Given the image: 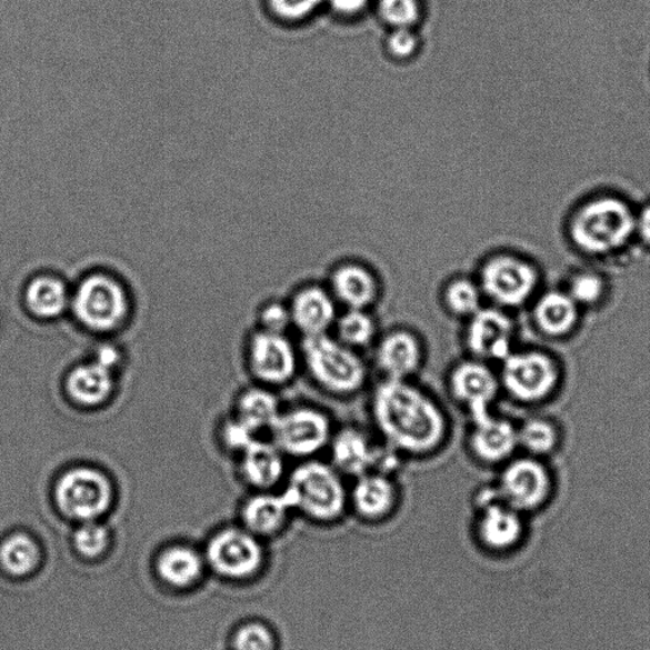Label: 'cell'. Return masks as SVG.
<instances>
[{
    "label": "cell",
    "instance_id": "cell-41",
    "mask_svg": "<svg viewBox=\"0 0 650 650\" xmlns=\"http://www.w3.org/2000/svg\"><path fill=\"white\" fill-rule=\"evenodd\" d=\"M93 361L102 364L116 373L121 371L124 364V353L119 346L113 343H101L96 347L91 358Z\"/></svg>",
    "mask_w": 650,
    "mask_h": 650
},
{
    "label": "cell",
    "instance_id": "cell-28",
    "mask_svg": "<svg viewBox=\"0 0 650 650\" xmlns=\"http://www.w3.org/2000/svg\"><path fill=\"white\" fill-rule=\"evenodd\" d=\"M519 449L542 460L554 456L563 443L562 427L553 418L533 416L518 426Z\"/></svg>",
    "mask_w": 650,
    "mask_h": 650
},
{
    "label": "cell",
    "instance_id": "cell-33",
    "mask_svg": "<svg viewBox=\"0 0 650 650\" xmlns=\"http://www.w3.org/2000/svg\"><path fill=\"white\" fill-rule=\"evenodd\" d=\"M483 292L469 279L452 280L443 291V304L458 318H471L482 309Z\"/></svg>",
    "mask_w": 650,
    "mask_h": 650
},
{
    "label": "cell",
    "instance_id": "cell-25",
    "mask_svg": "<svg viewBox=\"0 0 650 650\" xmlns=\"http://www.w3.org/2000/svg\"><path fill=\"white\" fill-rule=\"evenodd\" d=\"M281 412L279 399L272 391L267 387H253L238 394L231 416L258 436L271 431Z\"/></svg>",
    "mask_w": 650,
    "mask_h": 650
},
{
    "label": "cell",
    "instance_id": "cell-38",
    "mask_svg": "<svg viewBox=\"0 0 650 650\" xmlns=\"http://www.w3.org/2000/svg\"><path fill=\"white\" fill-rule=\"evenodd\" d=\"M258 326L261 331L270 333H287L291 323L290 309L281 302L272 301L266 304L258 313Z\"/></svg>",
    "mask_w": 650,
    "mask_h": 650
},
{
    "label": "cell",
    "instance_id": "cell-26",
    "mask_svg": "<svg viewBox=\"0 0 650 650\" xmlns=\"http://www.w3.org/2000/svg\"><path fill=\"white\" fill-rule=\"evenodd\" d=\"M352 503L363 518H384L396 504L397 491L389 476L369 471L358 478L352 489Z\"/></svg>",
    "mask_w": 650,
    "mask_h": 650
},
{
    "label": "cell",
    "instance_id": "cell-18",
    "mask_svg": "<svg viewBox=\"0 0 650 650\" xmlns=\"http://www.w3.org/2000/svg\"><path fill=\"white\" fill-rule=\"evenodd\" d=\"M376 362L386 380L407 381L422 367V343L407 329L391 331L379 342Z\"/></svg>",
    "mask_w": 650,
    "mask_h": 650
},
{
    "label": "cell",
    "instance_id": "cell-8",
    "mask_svg": "<svg viewBox=\"0 0 650 650\" xmlns=\"http://www.w3.org/2000/svg\"><path fill=\"white\" fill-rule=\"evenodd\" d=\"M541 276L523 258L501 254L488 260L479 276V288L493 307L512 310L531 304L540 290Z\"/></svg>",
    "mask_w": 650,
    "mask_h": 650
},
{
    "label": "cell",
    "instance_id": "cell-9",
    "mask_svg": "<svg viewBox=\"0 0 650 650\" xmlns=\"http://www.w3.org/2000/svg\"><path fill=\"white\" fill-rule=\"evenodd\" d=\"M556 492V478L547 460L514 457L503 464L496 493L500 501L520 513L546 507Z\"/></svg>",
    "mask_w": 650,
    "mask_h": 650
},
{
    "label": "cell",
    "instance_id": "cell-5",
    "mask_svg": "<svg viewBox=\"0 0 650 650\" xmlns=\"http://www.w3.org/2000/svg\"><path fill=\"white\" fill-rule=\"evenodd\" d=\"M283 494L291 509L320 521L337 519L347 502L341 474L333 466L318 460H306L293 469Z\"/></svg>",
    "mask_w": 650,
    "mask_h": 650
},
{
    "label": "cell",
    "instance_id": "cell-35",
    "mask_svg": "<svg viewBox=\"0 0 650 650\" xmlns=\"http://www.w3.org/2000/svg\"><path fill=\"white\" fill-rule=\"evenodd\" d=\"M257 439V436L233 416L228 417L218 427L220 447L236 457L240 456Z\"/></svg>",
    "mask_w": 650,
    "mask_h": 650
},
{
    "label": "cell",
    "instance_id": "cell-24",
    "mask_svg": "<svg viewBox=\"0 0 650 650\" xmlns=\"http://www.w3.org/2000/svg\"><path fill=\"white\" fill-rule=\"evenodd\" d=\"M331 293L347 309L368 310L378 300L379 283L364 267L343 264L331 276Z\"/></svg>",
    "mask_w": 650,
    "mask_h": 650
},
{
    "label": "cell",
    "instance_id": "cell-6",
    "mask_svg": "<svg viewBox=\"0 0 650 650\" xmlns=\"http://www.w3.org/2000/svg\"><path fill=\"white\" fill-rule=\"evenodd\" d=\"M114 500V484L106 471L76 466L59 474L53 484V501L61 514L80 523L101 519Z\"/></svg>",
    "mask_w": 650,
    "mask_h": 650
},
{
    "label": "cell",
    "instance_id": "cell-39",
    "mask_svg": "<svg viewBox=\"0 0 650 650\" xmlns=\"http://www.w3.org/2000/svg\"><path fill=\"white\" fill-rule=\"evenodd\" d=\"M322 0H269L274 16L284 21H300L316 11Z\"/></svg>",
    "mask_w": 650,
    "mask_h": 650
},
{
    "label": "cell",
    "instance_id": "cell-21",
    "mask_svg": "<svg viewBox=\"0 0 650 650\" xmlns=\"http://www.w3.org/2000/svg\"><path fill=\"white\" fill-rule=\"evenodd\" d=\"M283 453L273 442L256 440L237 457L238 474L260 492H269L284 474Z\"/></svg>",
    "mask_w": 650,
    "mask_h": 650
},
{
    "label": "cell",
    "instance_id": "cell-22",
    "mask_svg": "<svg viewBox=\"0 0 650 650\" xmlns=\"http://www.w3.org/2000/svg\"><path fill=\"white\" fill-rule=\"evenodd\" d=\"M479 533L486 546L493 549H509L518 544L523 533L522 513L507 506L493 491L487 493Z\"/></svg>",
    "mask_w": 650,
    "mask_h": 650
},
{
    "label": "cell",
    "instance_id": "cell-36",
    "mask_svg": "<svg viewBox=\"0 0 650 650\" xmlns=\"http://www.w3.org/2000/svg\"><path fill=\"white\" fill-rule=\"evenodd\" d=\"M380 14L396 29H411L421 16L417 0H380Z\"/></svg>",
    "mask_w": 650,
    "mask_h": 650
},
{
    "label": "cell",
    "instance_id": "cell-27",
    "mask_svg": "<svg viewBox=\"0 0 650 650\" xmlns=\"http://www.w3.org/2000/svg\"><path fill=\"white\" fill-rule=\"evenodd\" d=\"M291 504L287 496L260 492L249 497L242 507V520L248 531L270 536L287 521Z\"/></svg>",
    "mask_w": 650,
    "mask_h": 650
},
{
    "label": "cell",
    "instance_id": "cell-1",
    "mask_svg": "<svg viewBox=\"0 0 650 650\" xmlns=\"http://www.w3.org/2000/svg\"><path fill=\"white\" fill-rule=\"evenodd\" d=\"M371 413L390 448L407 456H430L447 440L441 407L409 380L382 381L373 391Z\"/></svg>",
    "mask_w": 650,
    "mask_h": 650
},
{
    "label": "cell",
    "instance_id": "cell-37",
    "mask_svg": "<svg viewBox=\"0 0 650 650\" xmlns=\"http://www.w3.org/2000/svg\"><path fill=\"white\" fill-rule=\"evenodd\" d=\"M271 631L261 624L240 628L233 640L234 650H273Z\"/></svg>",
    "mask_w": 650,
    "mask_h": 650
},
{
    "label": "cell",
    "instance_id": "cell-16",
    "mask_svg": "<svg viewBox=\"0 0 650 650\" xmlns=\"http://www.w3.org/2000/svg\"><path fill=\"white\" fill-rule=\"evenodd\" d=\"M469 448L474 458L484 466H503L520 450L518 424L492 414L474 422Z\"/></svg>",
    "mask_w": 650,
    "mask_h": 650
},
{
    "label": "cell",
    "instance_id": "cell-17",
    "mask_svg": "<svg viewBox=\"0 0 650 650\" xmlns=\"http://www.w3.org/2000/svg\"><path fill=\"white\" fill-rule=\"evenodd\" d=\"M64 389L71 403L80 408H100L113 398L118 389V373L88 359L67 372Z\"/></svg>",
    "mask_w": 650,
    "mask_h": 650
},
{
    "label": "cell",
    "instance_id": "cell-12",
    "mask_svg": "<svg viewBox=\"0 0 650 650\" xmlns=\"http://www.w3.org/2000/svg\"><path fill=\"white\" fill-rule=\"evenodd\" d=\"M516 326L507 310L482 308L469 318L466 343L473 359L502 362L514 350Z\"/></svg>",
    "mask_w": 650,
    "mask_h": 650
},
{
    "label": "cell",
    "instance_id": "cell-42",
    "mask_svg": "<svg viewBox=\"0 0 650 650\" xmlns=\"http://www.w3.org/2000/svg\"><path fill=\"white\" fill-rule=\"evenodd\" d=\"M334 11L344 16H353L363 11L369 0H329Z\"/></svg>",
    "mask_w": 650,
    "mask_h": 650
},
{
    "label": "cell",
    "instance_id": "cell-14",
    "mask_svg": "<svg viewBox=\"0 0 650 650\" xmlns=\"http://www.w3.org/2000/svg\"><path fill=\"white\" fill-rule=\"evenodd\" d=\"M208 562L218 574L228 578H247L262 563V549L251 532L226 529L209 541Z\"/></svg>",
    "mask_w": 650,
    "mask_h": 650
},
{
    "label": "cell",
    "instance_id": "cell-29",
    "mask_svg": "<svg viewBox=\"0 0 650 650\" xmlns=\"http://www.w3.org/2000/svg\"><path fill=\"white\" fill-rule=\"evenodd\" d=\"M202 559L198 551L184 546L168 548L157 560V573L177 589H186L199 581L202 574Z\"/></svg>",
    "mask_w": 650,
    "mask_h": 650
},
{
    "label": "cell",
    "instance_id": "cell-11",
    "mask_svg": "<svg viewBox=\"0 0 650 650\" xmlns=\"http://www.w3.org/2000/svg\"><path fill=\"white\" fill-rule=\"evenodd\" d=\"M298 353L284 334L257 329L247 343V363L263 387H281L297 376Z\"/></svg>",
    "mask_w": 650,
    "mask_h": 650
},
{
    "label": "cell",
    "instance_id": "cell-2",
    "mask_svg": "<svg viewBox=\"0 0 650 650\" xmlns=\"http://www.w3.org/2000/svg\"><path fill=\"white\" fill-rule=\"evenodd\" d=\"M70 311L88 332L113 333L127 324L130 316L128 289L112 272H88L71 289Z\"/></svg>",
    "mask_w": 650,
    "mask_h": 650
},
{
    "label": "cell",
    "instance_id": "cell-19",
    "mask_svg": "<svg viewBox=\"0 0 650 650\" xmlns=\"http://www.w3.org/2000/svg\"><path fill=\"white\" fill-rule=\"evenodd\" d=\"M291 323L304 336L328 334L337 320L332 293L319 287H307L293 296L289 306Z\"/></svg>",
    "mask_w": 650,
    "mask_h": 650
},
{
    "label": "cell",
    "instance_id": "cell-31",
    "mask_svg": "<svg viewBox=\"0 0 650 650\" xmlns=\"http://www.w3.org/2000/svg\"><path fill=\"white\" fill-rule=\"evenodd\" d=\"M583 311L598 309L607 302L610 289L604 276L583 270L569 276L562 288Z\"/></svg>",
    "mask_w": 650,
    "mask_h": 650
},
{
    "label": "cell",
    "instance_id": "cell-3",
    "mask_svg": "<svg viewBox=\"0 0 650 650\" xmlns=\"http://www.w3.org/2000/svg\"><path fill=\"white\" fill-rule=\"evenodd\" d=\"M501 389L514 402L539 406L553 399L564 381V367L553 352L544 349L513 350L501 362Z\"/></svg>",
    "mask_w": 650,
    "mask_h": 650
},
{
    "label": "cell",
    "instance_id": "cell-32",
    "mask_svg": "<svg viewBox=\"0 0 650 650\" xmlns=\"http://www.w3.org/2000/svg\"><path fill=\"white\" fill-rule=\"evenodd\" d=\"M337 340L350 349H363L369 346L377 334L376 320L368 310L347 309L341 317H337Z\"/></svg>",
    "mask_w": 650,
    "mask_h": 650
},
{
    "label": "cell",
    "instance_id": "cell-4",
    "mask_svg": "<svg viewBox=\"0 0 650 650\" xmlns=\"http://www.w3.org/2000/svg\"><path fill=\"white\" fill-rule=\"evenodd\" d=\"M302 359L317 384L334 396L358 393L368 371L360 356L328 334L304 338Z\"/></svg>",
    "mask_w": 650,
    "mask_h": 650
},
{
    "label": "cell",
    "instance_id": "cell-40",
    "mask_svg": "<svg viewBox=\"0 0 650 650\" xmlns=\"http://www.w3.org/2000/svg\"><path fill=\"white\" fill-rule=\"evenodd\" d=\"M418 48L417 36L411 29H396L389 36L388 49L391 56L397 58H409L413 56Z\"/></svg>",
    "mask_w": 650,
    "mask_h": 650
},
{
    "label": "cell",
    "instance_id": "cell-30",
    "mask_svg": "<svg viewBox=\"0 0 650 650\" xmlns=\"http://www.w3.org/2000/svg\"><path fill=\"white\" fill-rule=\"evenodd\" d=\"M40 559L38 542L27 533H13L0 544V566L11 577L30 576L39 567Z\"/></svg>",
    "mask_w": 650,
    "mask_h": 650
},
{
    "label": "cell",
    "instance_id": "cell-23",
    "mask_svg": "<svg viewBox=\"0 0 650 650\" xmlns=\"http://www.w3.org/2000/svg\"><path fill=\"white\" fill-rule=\"evenodd\" d=\"M329 448L332 452V466L340 474L359 478L376 467L379 450L358 429L349 427L333 433Z\"/></svg>",
    "mask_w": 650,
    "mask_h": 650
},
{
    "label": "cell",
    "instance_id": "cell-20",
    "mask_svg": "<svg viewBox=\"0 0 650 650\" xmlns=\"http://www.w3.org/2000/svg\"><path fill=\"white\" fill-rule=\"evenodd\" d=\"M71 288L60 276L41 272L27 281L23 304L27 313L42 322H52L70 311Z\"/></svg>",
    "mask_w": 650,
    "mask_h": 650
},
{
    "label": "cell",
    "instance_id": "cell-10",
    "mask_svg": "<svg viewBox=\"0 0 650 650\" xmlns=\"http://www.w3.org/2000/svg\"><path fill=\"white\" fill-rule=\"evenodd\" d=\"M270 432L272 442L283 456L306 460L328 448L333 438L329 417L310 407L281 412Z\"/></svg>",
    "mask_w": 650,
    "mask_h": 650
},
{
    "label": "cell",
    "instance_id": "cell-13",
    "mask_svg": "<svg viewBox=\"0 0 650 650\" xmlns=\"http://www.w3.org/2000/svg\"><path fill=\"white\" fill-rule=\"evenodd\" d=\"M449 387L453 399L467 408L474 423L492 414L491 407L500 394L501 382L487 362L473 359L452 369Z\"/></svg>",
    "mask_w": 650,
    "mask_h": 650
},
{
    "label": "cell",
    "instance_id": "cell-7",
    "mask_svg": "<svg viewBox=\"0 0 650 650\" xmlns=\"http://www.w3.org/2000/svg\"><path fill=\"white\" fill-rule=\"evenodd\" d=\"M637 227L633 212L617 199L596 200L578 213L572 238L581 251L604 256L624 247Z\"/></svg>",
    "mask_w": 650,
    "mask_h": 650
},
{
    "label": "cell",
    "instance_id": "cell-43",
    "mask_svg": "<svg viewBox=\"0 0 650 650\" xmlns=\"http://www.w3.org/2000/svg\"><path fill=\"white\" fill-rule=\"evenodd\" d=\"M636 229L646 242L650 244V207L646 208L642 213H640Z\"/></svg>",
    "mask_w": 650,
    "mask_h": 650
},
{
    "label": "cell",
    "instance_id": "cell-34",
    "mask_svg": "<svg viewBox=\"0 0 650 650\" xmlns=\"http://www.w3.org/2000/svg\"><path fill=\"white\" fill-rule=\"evenodd\" d=\"M73 542L80 556L94 559L101 557L109 548L110 533L103 524L97 521L83 522L76 530Z\"/></svg>",
    "mask_w": 650,
    "mask_h": 650
},
{
    "label": "cell",
    "instance_id": "cell-15",
    "mask_svg": "<svg viewBox=\"0 0 650 650\" xmlns=\"http://www.w3.org/2000/svg\"><path fill=\"white\" fill-rule=\"evenodd\" d=\"M584 311L562 289L541 290L531 302V319L538 333L563 341L580 328Z\"/></svg>",
    "mask_w": 650,
    "mask_h": 650
}]
</instances>
